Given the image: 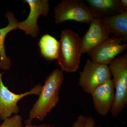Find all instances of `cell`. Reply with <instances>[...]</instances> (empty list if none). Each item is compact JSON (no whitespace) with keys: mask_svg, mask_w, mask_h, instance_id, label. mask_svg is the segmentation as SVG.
Returning a JSON list of instances; mask_svg holds the SVG:
<instances>
[{"mask_svg":"<svg viewBox=\"0 0 127 127\" xmlns=\"http://www.w3.org/2000/svg\"><path fill=\"white\" fill-rule=\"evenodd\" d=\"M95 110L100 115L106 116L112 109L115 89L111 79L96 88L91 94Z\"/></svg>","mask_w":127,"mask_h":127,"instance_id":"obj_10","label":"cell"},{"mask_svg":"<svg viewBox=\"0 0 127 127\" xmlns=\"http://www.w3.org/2000/svg\"><path fill=\"white\" fill-rule=\"evenodd\" d=\"M95 121L94 119L91 117H86L85 127H95Z\"/></svg>","mask_w":127,"mask_h":127,"instance_id":"obj_17","label":"cell"},{"mask_svg":"<svg viewBox=\"0 0 127 127\" xmlns=\"http://www.w3.org/2000/svg\"><path fill=\"white\" fill-rule=\"evenodd\" d=\"M115 89L114 101L111 112L116 118L127 104V55L115 58L108 65Z\"/></svg>","mask_w":127,"mask_h":127,"instance_id":"obj_3","label":"cell"},{"mask_svg":"<svg viewBox=\"0 0 127 127\" xmlns=\"http://www.w3.org/2000/svg\"><path fill=\"white\" fill-rule=\"evenodd\" d=\"M42 56L48 61L57 60L59 56V42L49 34L43 35L39 42Z\"/></svg>","mask_w":127,"mask_h":127,"instance_id":"obj_14","label":"cell"},{"mask_svg":"<svg viewBox=\"0 0 127 127\" xmlns=\"http://www.w3.org/2000/svg\"><path fill=\"white\" fill-rule=\"evenodd\" d=\"M5 16L8 20V25L5 28H0V68L7 70L10 69L12 61L6 53L5 39L7 34L10 32L18 29V22L15 18L14 13L11 12H7Z\"/></svg>","mask_w":127,"mask_h":127,"instance_id":"obj_13","label":"cell"},{"mask_svg":"<svg viewBox=\"0 0 127 127\" xmlns=\"http://www.w3.org/2000/svg\"><path fill=\"white\" fill-rule=\"evenodd\" d=\"M100 20L111 34L127 41V11L101 18Z\"/></svg>","mask_w":127,"mask_h":127,"instance_id":"obj_12","label":"cell"},{"mask_svg":"<svg viewBox=\"0 0 127 127\" xmlns=\"http://www.w3.org/2000/svg\"><path fill=\"white\" fill-rule=\"evenodd\" d=\"M22 117L18 114H15L11 117L6 119L0 125V127H23Z\"/></svg>","mask_w":127,"mask_h":127,"instance_id":"obj_15","label":"cell"},{"mask_svg":"<svg viewBox=\"0 0 127 127\" xmlns=\"http://www.w3.org/2000/svg\"><path fill=\"white\" fill-rule=\"evenodd\" d=\"M2 74L0 71V119L4 121L6 119L11 117L13 114H18L19 108L17 103L22 98L29 95L39 96L42 86L41 84H37L30 91L21 94H16L5 86L2 81Z\"/></svg>","mask_w":127,"mask_h":127,"instance_id":"obj_6","label":"cell"},{"mask_svg":"<svg viewBox=\"0 0 127 127\" xmlns=\"http://www.w3.org/2000/svg\"><path fill=\"white\" fill-rule=\"evenodd\" d=\"M64 80L62 71L54 70L44 82L39 98L30 111L28 120L34 119L42 121L56 106L59 101V92Z\"/></svg>","mask_w":127,"mask_h":127,"instance_id":"obj_1","label":"cell"},{"mask_svg":"<svg viewBox=\"0 0 127 127\" xmlns=\"http://www.w3.org/2000/svg\"><path fill=\"white\" fill-rule=\"evenodd\" d=\"M117 1L122 10L127 11V0H117Z\"/></svg>","mask_w":127,"mask_h":127,"instance_id":"obj_18","label":"cell"},{"mask_svg":"<svg viewBox=\"0 0 127 127\" xmlns=\"http://www.w3.org/2000/svg\"><path fill=\"white\" fill-rule=\"evenodd\" d=\"M30 6V14L26 20L18 22V28L25 32V33L33 37L39 35L40 29L37 25L39 16L46 17L50 10V5L48 0H25Z\"/></svg>","mask_w":127,"mask_h":127,"instance_id":"obj_8","label":"cell"},{"mask_svg":"<svg viewBox=\"0 0 127 127\" xmlns=\"http://www.w3.org/2000/svg\"><path fill=\"white\" fill-rule=\"evenodd\" d=\"M86 2L94 18L100 19L123 11L117 0H87Z\"/></svg>","mask_w":127,"mask_h":127,"instance_id":"obj_11","label":"cell"},{"mask_svg":"<svg viewBox=\"0 0 127 127\" xmlns=\"http://www.w3.org/2000/svg\"><path fill=\"white\" fill-rule=\"evenodd\" d=\"M86 121V117L83 115H80L77 117L76 120L73 123L72 127H85ZM41 125V127H56L46 124Z\"/></svg>","mask_w":127,"mask_h":127,"instance_id":"obj_16","label":"cell"},{"mask_svg":"<svg viewBox=\"0 0 127 127\" xmlns=\"http://www.w3.org/2000/svg\"><path fill=\"white\" fill-rule=\"evenodd\" d=\"M79 85L86 93L91 94L97 87L111 79L107 65L88 59L83 70L79 72Z\"/></svg>","mask_w":127,"mask_h":127,"instance_id":"obj_5","label":"cell"},{"mask_svg":"<svg viewBox=\"0 0 127 127\" xmlns=\"http://www.w3.org/2000/svg\"><path fill=\"white\" fill-rule=\"evenodd\" d=\"M80 41L79 35L70 29L62 32L57 64L63 72H75L78 69L82 55Z\"/></svg>","mask_w":127,"mask_h":127,"instance_id":"obj_2","label":"cell"},{"mask_svg":"<svg viewBox=\"0 0 127 127\" xmlns=\"http://www.w3.org/2000/svg\"><path fill=\"white\" fill-rule=\"evenodd\" d=\"M25 123L26 124V127H41V125H33L32 124V122H30L28 119L25 120Z\"/></svg>","mask_w":127,"mask_h":127,"instance_id":"obj_19","label":"cell"},{"mask_svg":"<svg viewBox=\"0 0 127 127\" xmlns=\"http://www.w3.org/2000/svg\"><path fill=\"white\" fill-rule=\"evenodd\" d=\"M90 24L88 31L81 39L80 51L82 54L89 53L111 34L99 18H94Z\"/></svg>","mask_w":127,"mask_h":127,"instance_id":"obj_9","label":"cell"},{"mask_svg":"<svg viewBox=\"0 0 127 127\" xmlns=\"http://www.w3.org/2000/svg\"><path fill=\"white\" fill-rule=\"evenodd\" d=\"M54 10L57 24L68 20L90 23L94 18L86 2L81 0H63Z\"/></svg>","mask_w":127,"mask_h":127,"instance_id":"obj_4","label":"cell"},{"mask_svg":"<svg viewBox=\"0 0 127 127\" xmlns=\"http://www.w3.org/2000/svg\"><path fill=\"white\" fill-rule=\"evenodd\" d=\"M124 40L116 36L108 37L89 53L91 61L108 65L118 55L127 48V44H121Z\"/></svg>","mask_w":127,"mask_h":127,"instance_id":"obj_7","label":"cell"},{"mask_svg":"<svg viewBox=\"0 0 127 127\" xmlns=\"http://www.w3.org/2000/svg\"><path fill=\"white\" fill-rule=\"evenodd\" d=\"M99 127V126H98V127H97V126H95V127Z\"/></svg>","mask_w":127,"mask_h":127,"instance_id":"obj_20","label":"cell"}]
</instances>
